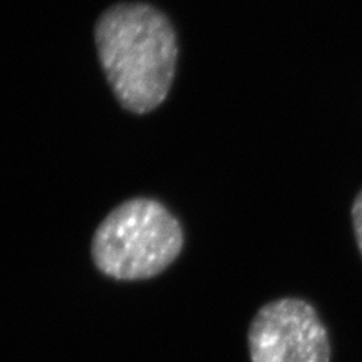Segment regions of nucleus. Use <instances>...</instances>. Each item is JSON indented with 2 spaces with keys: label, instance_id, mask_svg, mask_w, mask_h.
Instances as JSON below:
<instances>
[{
  "label": "nucleus",
  "instance_id": "f03ea898",
  "mask_svg": "<svg viewBox=\"0 0 362 362\" xmlns=\"http://www.w3.org/2000/svg\"><path fill=\"white\" fill-rule=\"evenodd\" d=\"M180 222L160 202L138 198L121 204L101 222L93 257L105 275L148 279L171 266L183 247Z\"/></svg>",
  "mask_w": 362,
  "mask_h": 362
},
{
  "label": "nucleus",
  "instance_id": "20e7f679",
  "mask_svg": "<svg viewBox=\"0 0 362 362\" xmlns=\"http://www.w3.org/2000/svg\"><path fill=\"white\" fill-rule=\"evenodd\" d=\"M352 221L356 235V243L362 255V190L356 195L352 206Z\"/></svg>",
  "mask_w": 362,
  "mask_h": 362
},
{
  "label": "nucleus",
  "instance_id": "f257e3e1",
  "mask_svg": "<svg viewBox=\"0 0 362 362\" xmlns=\"http://www.w3.org/2000/svg\"><path fill=\"white\" fill-rule=\"evenodd\" d=\"M95 42L107 81L119 103L146 113L171 89L178 45L169 20L150 5L122 4L100 17Z\"/></svg>",
  "mask_w": 362,
  "mask_h": 362
},
{
  "label": "nucleus",
  "instance_id": "7ed1b4c3",
  "mask_svg": "<svg viewBox=\"0 0 362 362\" xmlns=\"http://www.w3.org/2000/svg\"><path fill=\"white\" fill-rule=\"evenodd\" d=\"M251 362H329L326 326L311 303L284 298L266 303L247 334Z\"/></svg>",
  "mask_w": 362,
  "mask_h": 362
}]
</instances>
